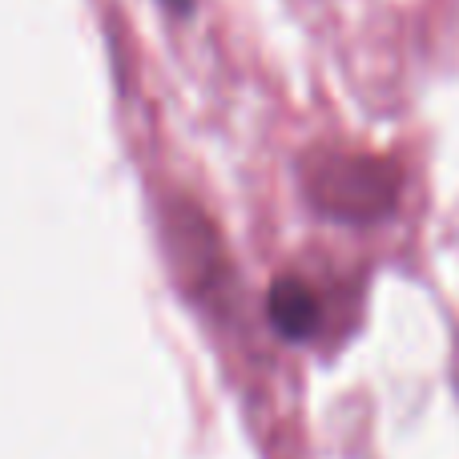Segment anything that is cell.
<instances>
[{
    "label": "cell",
    "instance_id": "cell-1",
    "mask_svg": "<svg viewBox=\"0 0 459 459\" xmlns=\"http://www.w3.org/2000/svg\"><path fill=\"white\" fill-rule=\"evenodd\" d=\"M302 190L323 218L342 226H371L391 218L403 194V169L383 153L315 150L302 161Z\"/></svg>",
    "mask_w": 459,
    "mask_h": 459
},
{
    "label": "cell",
    "instance_id": "cell-2",
    "mask_svg": "<svg viewBox=\"0 0 459 459\" xmlns=\"http://www.w3.org/2000/svg\"><path fill=\"white\" fill-rule=\"evenodd\" d=\"M266 318L282 339L302 342L315 339L323 326V299L315 294V286L299 274H278L266 290Z\"/></svg>",
    "mask_w": 459,
    "mask_h": 459
},
{
    "label": "cell",
    "instance_id": "cell-3",
    "mask_svg": "<svg viewBox=\"0 0 459 459\" xmlns=\"http://www.w3.org/2000/svg\"><path fill=\"white\" fill-rule=\"evenodd\" d=\"M169 242H174L178 270L186 278H198V286L214 282V270L222 266V246H218L214 230H210L202 210L178 206L174 218H169Z\"/></svg>",
    "mask_w": 459,
    "mask_h": 459
}]
</instances>
